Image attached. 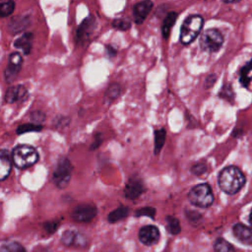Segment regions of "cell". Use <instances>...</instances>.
<instances>
[{"instance_id":"1","label":"cell","mask_w":252,"mask_h":252,"mask_svg":"<svg viewBox=\"0 0 252 252\" xmlns=\"http://www.w3.org/2000/svg\"><path fill=\"white\" fill-rule=\"evenodd\" d=\"M218 182L220 188L224 193L232 195L243 187L246 179L243 172L237 166L229 165L220 172Z\"/></svg>"},{"instance_id":"2","label":"cell","mask_w":252,"mask_h":252,"mask_svg":"<svg viewBox=\"0 0 252 252\" xmlns=\"http://www.w3.org/2000/svg\"><path fill=\"white\" fill-rule=\"evenodd\" d=\"M204 20L200 15H191L187 17L181 26L179 40L182 44L193 42L199 35L203 28Z\"/></svg>"},{"instance_id":"3","label":"cell","mask_w":252,"mask_h":252,"mask_svg":"<svg viewBox=\"0 0 252 252\" xmlns=\"http://www.w3.org/2000/svg\"><path fill=\"white\" fill-rule=\"evenodd\" d=\"M12 159L14 164L21 169L33 165L38 159L36 150L28 145L17 146L12 153Z\"/></svg>"},{"instance_id":"4","label":"cell","mask_w":252,"mask_h":252,"mask_svg":"<svg viewBox=\"0 0 252 252\" xmlns=\"http://www.w3.org/2000/svg\"><path fill=\"white\" fill-rule=\"evenodd\" d=\"M190 203L199 208H208L214 202V194L212 188L207 183L194 186L188 193Z\"/></svg>"},{"instance_id":"5","label":"cell","mask_w":252,"mask_h":252,"mask_svg":"<svg viewBox=\"0 0 252 252\" xmlns=\"http://www.w3.org/2000/svg\"><path fill=\"white\" fill-rule=\"evenodd\" d=\"M199 42L203 50L208 52H216L223 43V35L217 29H209L201 34Z\"/></svg>"},{"instance_id":"6","label":"cell","mask_w":252,"mask_h":252,"mask_svg":"<svg viewBox=\"0 0 252 252\" xmlns=\"http://www.w3.org/2000/svg\"><path fill=\"white\" fill-rule=\"evenodd\" d=\"M71 174L72 165L69 159L66 158H61L52 175L53 182L58 188H65L71 179Z\"/></svg>"},{"instance_id":"7","label":"cell","mask_w":252,"mask_h":252,"mask_svg":"<svg viewBox=\"0 0 252 252\" xmlns=\"http://www.w3.org/2000/svg\"><path fill=\"white\" fill-rule=\"evenodd\" d=\"M23 64L22 55L18 52H12L8 57V64L4 72L5 81L7 83H12L16 76L19 74Z\"/></svg>"},{"instance_id":"8","label":"cell","mask_w":252,"mask_h":252,"mask_svg":"<svg viewBox=\"0 0 252 252\" xmlns=\"http://www.w3.org/2000/svg\"><path fill=\"white\" fill-rule=\"evenodd\" d=\"M96 208L89 205V204H83L77 206L73 212H72V218L81 222H89L91 221L95 216H96Z\"/></svg>"},{"instance_id":"9","label":"cell","mask_w":252,"mask_h":252,"mask_svg":"<svg viewBox=\"0 0 252 252\" xmlns=\"http://www.w3.org/2000/svg\"><path fill=\"white\" fill-rule=\"evenodd\" d=\"M139 239L145 245H154L159 239V231L155 225H146L139 230Z\"/></svg>"},{"instance_id":"10","label":"cell","mask_w":252,"mask_h":252,"mask_svg":"<svg viewBox=\"0 0 252 252\" xmlns=\"http://www.w3.org/2000/svg\"><path fill=\"white\" fill-rule=\"evenodd\" d=\"M153 2L151 0H144L133 6V16L136 24H143L149 13L153 8Z\"/></svg>"},{"instance_id":"11","label":"cell","mask_w":252,"mask_h":252,"mask_svg":"<svg viewBox=\"0 0 252 252\" xmlns=\"http://www.w3.org/2000/svg\"><path fill=\"white\" fill-rule=\"evenodd\" d=\"M145 191V186L144 183L141 179L138 177H132L129 179L125 186V196L130 199L134 200L137 199L143 192Z\"/></svg>"},{"instance_id":"12","label":"cell","mask_w":252,"mask_h":252,"mask_svg":"<svg viewBox=\"0 0 252 252\" xmlns=\"http://www.w3.org/2000/svg\"><path fill=\"white\" fill-rule=\"evenodd\" d=\"M61 240L66 246L74 245L77 247H85L87 244V238L82 233L73 230H66L61 236Z\"/></svg>"},{"instance_id":"13","label":"cell","mask_w":252,"mask_h":252,"mask_svg":"<svg viewBox=\"0 0 252 252\" xmlns=\"http://www.w3.org/2000/svg\"><path fill=\"white\" fill-rule=\"evenodd\" d=\"M27 97H28V91L22 85L10 87L6 91V94H5V100L8 103H14L16 101H23Z\"/></svg>"},{"instance_id":"14","label":"cell","mask_w":252,"mask_h":252,"mask_svg":"<svg viewBox=\"0 0 252 252\" xmlns=\"http://www.w3.org/2000/svg\"><path fill=\"white\" fill-rule=\"evenodd\" d=\"M95 27V19L93 16L88 17L83 21L77 31V39L79 42L86 41Z\"/></svg>"},{"instance_id":"15","label":"cell","mask_w":252,"mask_h":252,"mask_svg":"<svg viewBox=\"0 0 252 252\" xmlns=\"http://www.w3.org/2000/svg\"><path fill=\"white\" fill-rule=\"evenodd\" d=\"M234 236L244 244H252V228L243 223H236L232 227Z\"/></svg>"},{"instance_id":"16","label":"cell","mask_w":252,"mask_h":252,"mask_svg":"<svg viewBox=\"0 0 252 252\" xmlns=\"http://www.w3.org/2000/svg\"><path fill=\"white\" fill-rule=\"evenodd\" d=\"M30 26V19L27 16H17L11 20L8 25V30L12 34H17L24 32Z\"/></svg>"},{"instance_id":"17","label":"cell","mask_w":252,"mask_h":252,"mask_svg":"<svg viewBox=\"0 0 252 252\" xmlns=\"http://www.w3.org/2000/svg\"><path fill=\"white\" fill-rule=\"evenodd\" d=\"M11 157L7 150H1L0 152V178L5 180L11 171Z\"/></svg>"},{"instance_id":"18","label":"cell","mask_w":252,"mask_h":252,"mask_svg":"<svg viewBox=\"0 0 252 252\" xmlns=\"http://www.w3.org/2000/svg\"><path fill=\"white\" fill-rule=\"evenodd\" d=\"M32 32H25L23 33L14 43L15 47L18 49H21L24 54L28 55L30 54L32 46Z\"/></svg>"},{"instance_id":"19","label":"cell","mask_w":252,"mask_h":252,"mask_svg":"<svg viewBox=\"0 0 252 252\" xmlns=\"http://www.w3.org/2000/svg\"><path fill=\"white\" fill-rule=\"evenodd\" d=\"M251 81H252V59L240 69V74H239V82L244 88H248Z\"/></svg>"},{"instance_id":"20","label":"cell","mask_w":252,"mask_h":252,"mask_svg":"<svg viewBox=\"0 0 252 252\" xmlns=\"http://www.w3.org/2000/svg\"><path fill=\"white\" fill-rule=\"evenodd\" d=\"M177 20V13L175 12H170L166 15L165 19L163 20L162 27H161V32H162V37L166 39L169 36L171 28L174 26L175 22Z\"/></svg>"},{"instance_id":"21","label":"cell","mask_w":252,"mask_h":252,"mask_svg":"<svg viewBox=\"0 0 252 252\" xmlns=\"http://www.w3.org/2000/svg\"><path fill=\"white\" fill-rule=\"evenodd\" d=\"M128 213H129V209L127 207H120V208H117L116 210L112 211L111 213H109L107 220L109 222L114 223V222L126 218Z\"/></svg>"},{"instance_id":"22","label":"cell","mask_w":252,"mask_h":252,"mask_svg":"<svg viewBox=\"0 0 252 252\" xmlns=\"http://www.w3.org/2000/svg\"><path fill=\"white\" fill-rule=\"evenodd\" d=\"M215 252H235L234 247L225 239L218 238L214 244Z\"/></svg>"},{"instance_id":"23","label":"cell","mask_w":252,"mask_h":252,"mask_svg":"<svg viewBox=\"0 0 252 252\" xmlns=\"http://www.w3.org/2000/svg\"><path fill=\"white\" fill-rule=\"evenodd\" d=\"M120 92H121V88L117 83H113L109 85L105 92V100L109 102L114 100L120 94Z\"/></svg>"},{"instance_id":"24","label":"cell","mask_w":252,"mask_h":252,"mask_svg":"<svg viewBox=\"0 0 252 252\" xmlns=\"http://www.w3.org/2000/svg\"><path fill=\"white\" fill-rule=\"evenodd\" d=\"M1 252H26V250L16 241H6L1 246Z\"/></svg>"},{"instance_id":"25","label":"cell","mask_w":252,"mask_h":252,"mask_svg":"<svg viewBox=\"0 0 252 252\" xmlns=\"http://www.w3.org/2000/svg\"><path fill=\"white\" fill-rule=\"evenodd\" d=\"M165 140V130L159 129L155 132V154L158 155L161 150Z\"/></svg>"},{"instance_id":"26","label":"cell","mask_w":252,"mask_h":252,"mask_svg":"<svg viewBox=\"0 0 252 252\" xmlns=\"http://www.w3.org/2000/svg\"><path fill=\"white\" fill-rule=\"evenodd\" d=\"M166 227L169 231V233L171 234H178L181 230V227H180V224H179V221L176 218L174 217H171V216H168L166 217Z\"/></svg>"},{"instance_id":"27","label":"cell","mask_w":252,"mask_h":252,"mask_svg":"<svg viewBox=\"0 0 252 252\" xmlns=\"http://www.w3.org/2000/svg\"><path fill=\"white\" fill-rule=\"evenodd\" d=\"M15 9V3L13 0H6L3 1L0 5V15L1 17L5 18L10 16Z\"/></svg>"},{"instance_id":"28","label":"cell","mask_w":252,"mask_h":252,"mask_svg":"<svg viewBox=\"0 0 252 252\" xmlns=\"http://www.w3.org/2000/svg\"><path fill=\"white\" fill-rule=\"evenodd\" d=\"M112 26L120 31H127L131 28V21L128 17H122V18H117L113 21Z\"/></svg>"},{"instance_id":"29","label":"cell","mask_w":252,"mask_h":252,"mask_svg":"<svg viewBox=\"0 0 252 252\" xmlns=\"http://www.w3.org/2000/svg\"><path fill=\"white\" fill-rule=\"evenodd\" d=\"M42 127L40 125H36L34 123H29V124H24L18 127L17 129V133L18 134H22V133H26V132H31V131H40Z\"/></svg>"},{"instance_id":"30","label":"cell","mask_w":252,"mask_h":252,"mask_svg":"<svg viewBox=\"0 0 252 252\" xmlns=\"http://www.w3.org/2000/svg\"><path fill=\"white\" fill-rule=\"evenodd\" d=\"M156 215V210L154 208L151 207H145V208H140L139 210L136 211V217H142V216H147V217H151L152 219H154Z\"/></svg>"},{"instance_id":"31","label":"cell","mask_w":252,"mask_h":252,"mask_svg":"<svg viewBox=\"0 0 252 252\" xmlns=\"http://www.w3.org/2000/svg\"><path fill=\"white\" fill-rule=\"evenodd\" d=\"M220 96H221L225 99H230L233 96V92H232L230 86H223L221 91L220 92Z\"/></svg>"},{"instance_id":"32","label":"cell","mask_w":252,"mask_h":252,"mask_svg":"<svg viewBox=\"0 0 252 252\" xmlns=\"http://www.w3.org/2000/svg\"><path fill=\"white\" fill-rule=\"evenodd\" d=\"M31 118H32V120L34 123H39V122H42V121L45 119V115H44L43 112L36 110V111L32 112Z\"/></svg>"},{"instance_id":"33","label":"cell","mask_w":252,"mask_h":252,"mask_svg":"<svg viewBox=\"0 0 252 252\" xmlns=\"http://www.w3.org/2000/svg\"><path fill=\"white\" fill-rule=\"evenodd\" d=\"M206 165L204 163H197L195 165L192 166L191 171L195 174V175H201L206 171Z\"/></svg>"},{"instance_id":"34","label":"cell","mask_w":252,"mask_h":252,"mask_svg":"<svg viewBox=\"0 0 252 252\" xmlns=\"http://www.w3.org/2000/svg\"><path fill=\"white\" fill-rule=\"evenodd\" d=\"M44 228H45L46 231L52 233L54 230H56V228H57V223L54 222V221H53V222H45V223H44Z\"/></svg>"},{"instance_id":"35","label":"cell","mask_w":252,"mask_h":252,"mask_svg":"<svg viewBox=\"0 0 252 252\" xmlns=\"http://www.w3.org/2000/svg\"><path fill=\"white\" fill-rule=\"evenodd\" d=\"M216 81V77L214 75H210L209 77H207L206 79V83H205V86L206 88H210Z\"/></svg>"},{"instance_id":"36","label":"cell","mask_w":252,"mask_h":252,"mask_svg":"<svg viewBox=\"0 0 252 252\" xmlns=\"http://www.w3.org/2000/svg\"><path fill=\"white\" fill-rule=\"evenodd\" d=\"M107 51H108V55L110 56V53H111V56H115L116 54V50L112 47V46H107Z\"/></svg>"},{"instance_id":"37","label":"cell","mask_w":252,"mask_h":252,"mask_svg":"<svg viewBox=\"0 0 252 252\" xmlns=\"http://www.w3.org/2000/svg\"><path fill=\"white\" fill-rule=\"evenodd\" d=\"M224 3H235V2H238L240 0H222Z\"/></svg>"},{"instance_id":"38","label":"cell","mask_w":252,"mask_h":252,"mask_svg":"<svg viewBox=\"0 0 252 252\" xmlns=\"http://www.w3.org/2000/svg\"><path fill=\"white\" fill-rule=\"evenodd\" d=\"M249 221H250V224L252 225V211L250 213V216H249Z\"/></svg>"}]
</instances>
